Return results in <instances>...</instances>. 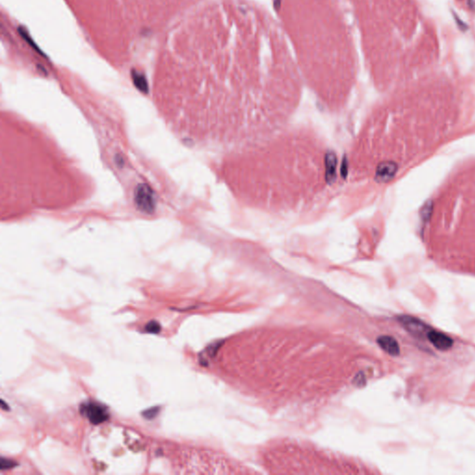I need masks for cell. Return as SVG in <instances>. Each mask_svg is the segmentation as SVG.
I'll use <instances>...</instances> for the list:
<instances>
[{
    "mask_svg": "<svg viewBox=\"0 0 475 475\" xmlns=\"http://www.w3.org/2000/svg\"><path fill=\"white\" fill-rule=\"evenodd\" d=\"M233 153L225 164L226 180L238 198L255 207L294 209L326 186L327 152L305 133L279 131Z\"/></svg>",
    "mask_w": 475,
    "mask_h": 475,
    "instance_id": "obj_1",
    "label": "cell"
},
{
    "mask_svg": "<svg viewBox=\"0 0 475 475\" xmlns=\"http://www.w3.org/2000/svg\"><path fill=\"white\" fill-rule=\"evenodd\" d=\"M454 120L436 115L405 116L398 111L374 113L358 136L356 169L383 177L395 174L399 165L439 140Z\"/></svg>",
    "mask_w": 475,
    "mask_h": 475,
    "instance_id": "obj_2",
    "label": "cell"
},
{
    "mask_svg": "<svg viewBox=\"0 0 475 475\" xmlns=\"http://www.w3.org/2000/svg\"><path fill=\"white\" fill-rule=\"evenodd\" d=\"M459 172L437 198L429 243L441 257L475 263V165Z\"/></svg>",
    "mask_w": 475,
    "mask_h": 475,
    "instance_id": "obj_3",
    "label": "cell"
},
{
    "mask_svg": "<svg viewBox=\"0 0 475 475\" xmlns=\"http://www.w3.org/2000/svg\"><path fill=\"white\" fill-rule=\"evenodd\" d=\"M81 412L85 415L92 424H101L109 419L107 408L95 402H87L82 405Z\"/></svg>",
    "mask_w": 475,
    "mask_h": 475,
    "instance_id": "obj_4",
    "label": "cell"
},
{
    "mask_svg": "<svg viewBox=\"0 0 475 475\" xmlns=\"http://www.w3.org/2000/svg\"><path fill=\"white\" fill-rule=\"evenodd\" d=\"M428 338L431 343L440 350H446L450 348L453 345V341L446 334L438 331H431L428 334Z\"/></svg>",
    "mask_w": 475,
    "mask_h": 475,
    "instance_id": "obj_5",
    "label": "cell"
},
{
    "mask_svg": "<svg viewBox=\"0 0 475 475\" xmlns=\"http://www.w3.org/2000/svg\"><path fill=\"white\" fill-rule=\"evenodd\" d=\"M379 345L382 347L387 351L389 354L392 355H396L399 352V347L396 342V340L391 338V337H383L379 340Z\"/></svg>",
    "mask_w": 475,
    "mask_h": 475,
    "instance_id": "obj_6",
    "label": "cell"
},
{
    "mask_svg": "<svg viewBox=\"0 0 475 475\" xmlns=\"http://www.w3.org/2000/svg\"><path fill=\"white\" fill-rule=\"evenodd\" d=\"M161 328H161L160 323L157 322V321H154V320L148 323L147 325H146V327H145V329H146L147 332L153 334H159V332L161 331Z\"/></svg>",
    "mask_w": 475,
    "mask_h": 475,
    "instance_id": "obj_7",
    "label": "cell"
},
{
    "mask_svg": "<svg viewBox=\"0 0 475 475\" xmlns=\"http://www.w3.org/2000/svg\"><path fill=\"white\" fill-rule=\"evenodd\" d=\"M159 412V407H152V408H149L147 410L143 411V416L144 418H146L148 419H152L153 418H155L157 416V414Z\"/></svg>",
    "mask_w": 475,
    "mask_h": 475,
    "instance_id": "obj_8",
    "label": "cell"
},
{
    "mask_svg": "<svg viewBox=\"0 0 475 475\" xmlns=\"http://www.w3.org/2000/svg\"><path fill=\"white\" fill-rule=\"evenodd\" d=\"M15 465H16V463H15L14 461H12V459H7V458H1L0 468H1L2 470L12 469V468H13Z\"/></svg>",
    "mask_w": 475,
    "mask_h": 475,
    "instance_id": "obj_9",
    "label": "cell"
},
{
    "mask_svg": "<svg viewBox=\"0 0 475 475\" xmlns=\"http://www.w3.org/2000/svg\"><path fill=\"white\" fill-rule=\"evenodd\" d=\"M1 407H2L3 410H9V409H10L9 406H7L4 400H1Z\"/></svg>",
    "mask_w": 475,
    "mask_h": 475,
    "instance_id": "obj_10",
    "label": "cell"
}]
</instances>
